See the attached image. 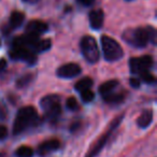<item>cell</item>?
<instances>
[{
	"label": "cell",
	"mask_w": 157,
	"mask_h": 157,
	"mask_svg": "<svg viewBox=\"0 0 157 157\" xmlns=\"http://www.w3.org/2000/svg\"><path fill=\"white\" fill-rule=\"evenodd\" d=\"M39 116L38 112L31 105L21 108L17 111L13 124V135H20L30 127L37 125Z\"/></svg>",
	"instance_id": "1"
},
{
	"label": "cell",
	"mask_w": 157,
	"mask_h": 157,
	"mask_svg": "<svg viewBox=\"0 0 157 157\" xmlns=\"http://www.w3.org/2000/svg\"><path fill=\"white\" fill-rule=\"evenodd\" d=\"M123 118H124V114H121L120 116H117V117L114 118V120L112 121V123L110 124V126H109V128L107 129V131H105V133H103V135L95 142V144L90 148L87 154L85 155V157H96L97 155L103 150L105 144L108 143V141H109L110 138H111V136L113 135V132L116 130V128L120 126Z\"/></svg>",
	"instance_id": "2"
},
{
	"label": "cell",
	"mask_w": 157,
	"mask_h": 157,
	"mask_svg": "<svg viewBox=\"0 0 157 157\" xmlns=\"http://www.w3.org/2000/svg\"><path fill=\"white\" fill-rule=\"evenodd\" d=\"M101 48H102L103 56L108 61L120 60L124 56V51L120 43L109 36L101 37Z\"/></svg>",
	"instance_id": "3"
},
{
	"label": "cell",
	"mask_w": 157,
	"mask_h": 157,
	"mask_svg": "<svg viewBox=\"0 0 157 157\" xmlns=\"http://www.w3.org/2000/svg\"><path fill=\"white\" fill-rule=\"evenodd\" d=\"M122 38L130 45L138 48H142L148 43L147 33L145 27H137V28H129L123 33Z\"/></svg>",
	"instance_id": "4"
},
{
	"label": "cell",
	"mask_w": 157,
	"mask_h": 157,
	"mask_svg": "<svg viewBox=\"0 0 157 157\" xmlns=\"http://www.w3.org/2000/svg\"><path fill=\"white\" fill-rule=\"evenodd\" d=\"M82 55L90 63H96L99 60V50L95 38L92 36H84L80 42Z\"/></svg>",
	"instance_id": "5"
},
{
	"label": "cell",
	"mask_w": 157,
	"mask_h": 157,
	"mask_svg": "<svg viewBox=\"0 0 157 157\" xmlns=\"http://www.w3.org/2000/svg\"><path fill=\"white\" fill-rule=\"evenodd\" d=\"M154 65V60L151 55L140 57H132L129 59V69L133 74H141L151 69Z\"/></svg>",
	"instance_id": "6"
},
{
	"label": "cell",
	"mask_w": 157,
	"mask_h": 157,
	"mask_svg": "<svg viewBox=\"0 0 157 157\" xmlns=\"http://www.w3.org/2000/svg\"><path fill=\"white\" fill-rule=\"evenodd\" d=\"M9 55L14 60H23L30 66L37 63V55L29 48L22 46H12Z\"/></svg>",
	"instance_id": "7"
},
{
	"label": "cell",
	"mask_w": 157,
	"mask_h": 157,
	"mask_svg": "<svg viewBox=\"0 0 157 157\" xmlns=\"http://www.w3.org/2000/svg\"><path fill=\"white\" fill-rule=\"evenodd\" d=\"M81 72H82V69L78 63H66V65L60 66V67L57 69L56 74L58 78H72L78 76Z\"/></svg>",
	"instance_id": "8"
},
{
	"label": "cell",
	"mask_w": 157,
	"mask_h": 157,
	"mask_svg": "<svg viewBox=\"0 0 157 157\" xmlns=\"http://www.w3.org/2000/svg\"><path fill=\"white\" fill-rule=\"evenodd\" d=\"M48 27L46 23L42 22V21L33 20V21H30V22L26 25L25 31H26V33L40 36L45 33V31H48Z\"/></svg>",
	"instance_id": "9"
},
{
	"label": "cell",
	"mask_w": 157,
	"mask_h": 157,
	"mask_svg": "<svg viewBox=\"0 0 157 157\" xmlns=\"http://www.w3.org/2000/svg\"><path fill=\"white\" fill-rule=\"evenodd\" d=\"M88 18H90V27L97 30V29H100L102 27L103 22H105V13L101 9L93 10V11L90 12Z\"/></svg>",
	"instance_id": "10"
},
{
	"label": "cell",
	"mask_w": 157,
	"mask_h": 157,
	"mask_svg": "<svg viewBox=\"0 0 157 157\" xmlns=\"http://www.w3.org/2000/svg\"><path fill=\"white\" fill-rule=\"evenodd\" d=\"M60 147V142L57 139H51L48 141H44L43 143H41L38 147V154L40 156H44V155L48 154V153L56 151Z\"/></svg>",
	"instance_id": "11"
},
{
	"label": "cell",
	"mask_w": 157,
	"mask_h": 157,
	"mask_svg": "<svg viewBox=\"0 0 157 157\" xmlns=\"http://www.w3.org/2000/svg\"><path fill=\"white\" fill-rule=\"evenodd\" d=\"M24 21H25L24 13H22V12H20V11H14V12H12L11 15H10L8 26H9V28L11 29V30L17 29L22 26Z\"/></svg>",
	"instance_id": "12"
},
{
	"label": "cell",
	"mask_w": 157,
	"mask_h": 157,
	"mask_svg": "<svg viewBox=\"0 0 157 157\" xmlns=\"http://www.w3.org/2000/svg\"><path fill=\"white\" fill-rule=\"evenodd\" d=\"M61 115V105L60 103L53 105V107L48 108V110L44 111V116H45L46 121L51 123H56L58 121V118Z\"/></svg>",
	"instance_id": "13"
},
{
	"label": "cell",
	"mask_w": 157,
	"mask_h": 157,
	"mask_svg": "<svg viewBox=\"0 0 157 157\" xmlns=\"http://www.w3.org/2000/svg\"><path fill=\"white\" fill-rule=\"evenodd\" d=\"M153 122V112L152 110H144L141 115L138 117L137 125L142 129H145L152 124Z\"/></svg>",
	"instance_id": "14"
},
{
	"label": "cell",
	"mask_w": 157,
	"mask_h": 157,
	"mask_svg": "<svg viewBox=\"0 0 157 157\" xmlns=\"http://www.w3.org/2000/svg\"><path fill=\"white\" fill-rule=\"evenodd\" d=\"M57 103H60V96H58L56 94H51L48 95V96H44L40 101V105L43 109V111L48 110V108L53 107V105H57Z\"/></svg>",
	"instance_id": "15"
},
{
	"label": "cell",
	"mask_w": 157,
	"mask_h": 157,
	"mask_svg": "<svg viewBox=\"0 0 157 157\" xmlns=\"http://www.w3.org/2000/svg\"><path fill=\"white\" fill-rule=\"evenodd\" d=\"M102 99L105 102L110 103V105H117V103L123 102L125 99V95L123 93H115V90L108 95L102 96Z\"/></svg>",
	"instance_id": "16"
},
{
	"label": "cell",
	"mask_w": 157,
	"mask_h": 157,
	"mask_svg": "<svg viewBox=\"0 0 157 157\" xmlns=\"http://www.w3.org/2000/svg\"><path fill=\"white\" fill-rule=\"evenodd\" d=\"M118 81L117 80H110V81H107L105 83H102L99 87V93H100L101 96H105V95H108L110 93L114 92L115 88L118 86Z\"/></svg>",
	"instance_id": "17"
},
{
	"label": "cell",
	"mask_w": 157,
	"mask_h": 157,
	"mask_svg": "<svg viewBox=\"0 0 157 157\" xmlns=\"http://www.w3.org/2000/svg\"><path fill=\"white\" fill-rule=\"evenodd\" d=\"M94 85V81H93V78H90V76H86V78H81L80 81H78L74 85V88H75L76 92L78 93H82L84 90H90V87Z\"/></svg>",
	"instance_id": "18"
},
{
	"label": "cell",
	"mask_w": 157,
	"mask_h": 157,
	"mask_svg": "<svg viewBox=\"0 0 157 157\" xmlns=\"http://www.w3.org/2000/svg\"><path fill=\"white\" fill-rule=\"evenodd\" d=\"M15 155L16 157H33V150L30 146L22 145L20 147H17V150L15 151Z\"/></svg>",
	"instance_id": "19"
},
{
	"label": "cell",
	"mask_w": 157,
	"mask_h": 157,
	"mask_svg": "<svg viewBox=\"0 0 157 157\" xmlns=\"http://www.w3.org/2000/svg\"><path fill=\"white\" fill-rule=\"evenodd\" d=\"M33 74L28 73V74H25V75L21 76L20 78H17V81H16V86L18 88H23L25 86H27L31 81H33Z\"/></svg>",
	"instance_id": "20"
},
{
	"label": "cell",
	"mask_w": 157,
	"mask_h": 157,
	"mask_svg": "<svg viewBox=\"0 0 157 157\" xmlns=\"http://www.w3.org/2000/svg\"><path fill=\"white\" fill-rule=\"evenodd\" d=\"M52 48V42H51L50 39L46 40H40L39 43L37 44V48H36V54L37 53H41L44 52V51H48Z\"/></svg>",
	"instance_id": "21"
},
{
	"label": "cell",
	"mask_w": 157,
	"mask_h": 157,
	"mask_svg": "<svg viewBox=\"0 0 157 157\" xmlns=\"http://www.w3.org/2000/svg\"><path fill=\"white\" fill-rule=\"evenodd\" d=\"M145 29H146V33H147L148 42H151L152 44H156V38H157L156 29L153 26H147L145 27Z\"/></svg>",
	"instance_id": "22"
},
{
	"label": "cell",
	"mask_w": 157,
	"mask_h": 157,
	"mask_svg": "<svg viewBox=\"0 0 157 157\" xmlns=\"http://www.w3.org/2000/svg\"><path fill=\"white\" fill-rule=\"evenodd\" d=\"M66 107L70 111H76L78 109V102L74 97H69L66 101Z\"/></svg>",
	"instance_id": "23"
},
{
	"label": "cell",
	"mask_w": 157,
	"mask_h": 157,
	"mask_svg": "<svg viewBox=\"0 0 157 157\" xmlns=\"http://www.w3.org/2000/svg\"><path fill=\"white\" fill-rule=\"evenodd\" d=\"M81 99L84 101V102H90L95 99V94L94 92H92L90 90H84V92L81 93Z\"/></svg>",
	"instance_id": "24"
},
{
	"label": "cell",
	"mask_w": 157,
	"mask_h": 157,
	"mask_svg": "<svg viewBox=\"0 0 157 157\" xmlns=\"http://www.w3.org/2000/svg\"><path fill=\"white\" fill-rule=\"evenodd\" d=\"M139 75L141 76L142 81L145 82V83H147V84H154L155 82H156V78H155V76L153 75L152 73H150L148 71L143 72V73L139 74Z\"/></svg>",
	"instance_id": "25"
},
{
	"label": "cell",
	"mask_w": 157,
	"mask_h": 157,
	"mask_svg": "<svg viewBox=\"0 0 157 157\" xmlns=\"http://www.w3.org/2000/svg\"><path fill=\"white\" fill-rule=\"evenodd\" d=\"M129 84H130V86L132 88H139L140 86H141V83H140V80L137 78H131L130 80H129Z\"/></svg>",
	"instance_id": "26"
},
{
	"label": "cell",
	"mask_w": 157,
	"mask_h": 157,
	"mask_svg": "<svg viewBox=\"0 0 157 157\" xmlns=\"http://www.w3.org/2000/svg\"><path fill=\"white\" fill-rule=\"evenodd\" d=\"M8 129L6 126H2V125H0V140H3L8 137Z\"/></svg>",
	"instance_id": "27"
},
{
	"label": "cell",
	"mask_w": 157,
	"mask_h": 157,
	"mask_svg": "<svg viewBox=\"0 0 157 157\" xmlns=\"http://www.w3.org/2000/svg\"><path fill=\"white\" fill-rule=\"evenodd\" d=\"M7 67H8V63L5 58H1L0 59V74H2L3 72L7 70Z\"/></svg>",
	"instance_id": "28"
},
{
	"label": "cell",
	"mask_w": 157,
	"mask_h": 157,
	"mask_svg": "<svg viewBox=\"0 0 157 157\" xmlns=\"http://www.w3.org/2000/svg\"><path fill=\"white\" fill-rule=\"evenodd\" d=\"M6 117H7V109L0 105V121L5 120Z\"/></svg>",
	"instance_id": "29"
},
{
	"label": "cell",
	"mask_w": 157,
	"mask_h": 157,
	"mask_svg": "<svg viewBox=\"0 0 157 157\" xmlns=\"http://www.w3.org/2000/svg\"><path fill=\"white\" fill-rule=\"evenodd\" d=\"M80 5L84 6V7H88V6H90L93 2H94L95 0H76Z\"/></svg>",
	"instance_id": "30"
},
{
	"label": "cell",
	"mask_w": 157,
	"mask_h": 157,
	"mask_svg": "<svg viewBox=\"0 0 157 157\" xmlns=\"http://www.w3.org/2000/svg\"><path fill=\"white\" fill-rule=\"evenodd\" d=\"M78 127H80V123H74V124L71 125V127H70V131H72V132H73V131H75Z\"/></svg>",
	"instance_id": "31"
},
{
	"label": "cell",
	"mask_w": 157,
	"mask_h": 157,
	"mask_svg": "<svg viewBox=\"0 0 157 157\" xmlns=\"http://www.w3.org/2000/svg\"><path fill=\"white\" fill-rule=\"evenodd\" d=\"M24 2H27V3H31V5H33V3H37L39 2L40 0H23Z\"/></svg>",
	"instance_id": "32"
},
{
	"label": "cell",
	"mask_w": 157,
	"mask_h": 157,
	"mask_svg": "<svg viewBox=\"0 0 157 157\" xmlns=\"http://www.w3.org/2000/svg\"><path fill=\"white\" fill-rule=\"evenodd\" d=\"M0 45H1V42H0Z\"/></svg>",
	"instance_id": "33"
},
{
	"label": "cell",
	"mask_w": 157,
	"mask_h": 157,
	"mask_svg": "<svg viewBox=\"0 0 157 157\" xmlns=\"http://www.w3.org/2000/svg\"><path fill=\"white\" fill-rule=\"evenodd\" d=\"M127 1H130V0H127Z\"/></svg>",
	"instance_id": "34"
}]
</instances>
